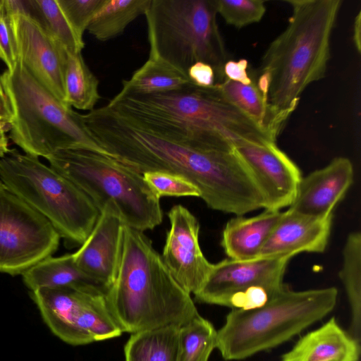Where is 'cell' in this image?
<instances>
[{"label": "cell", "instance_id": "6da1fadb", "mask_svg": "<svg viewBox=\"0 0 361 361\" xmlns=\"http://www.w3.org/2000/svg\"><path fill=\"white\" fill-rule=\"evenodd\" d=\"M97 142L112 158L142 174H180L200 190L211 209L241 216L257 209L261 194L233 149L192 148L136 128L104 106L82 114Z\"/></svg>", "mask_w": 361, "mask_h": 361}, {"label": "cell", "instance_id": "7a4b0ae2", "mask_svg": "<svg viewBox=\"0 0 361 361\" xmlns=\"http://www.w3.org/2000/svg\"><path fill=\"white\" fill-rule=\"evenodd\" d=\"M104 107L128 123L192 148L233 149L245 143L276 142L229 102L216 84L136 94L120 91Z\"/></svg>", "mask_w": 361, "mask_h": 361}, {"label": "cell", "instance_id": "3957f363", "mask_svg": "<svg viewBox=\"0 0 361 361\" xmlns=\"http://www.w3.org/2000/svg\"><path fill=\"white\" fill-rule=\"evenodd\" d=\"M105 295L123 333L180 326L199 314L190 294L172 276L152 241L126 225L116 274Z\"/></svg>", "mask_w": 361, "mask_h": 361}, {"label": "cell", "instance_id": "277c9868", "mask_svg": "<svg viewBox=\"0 0 361 361\" xmlns=\"http://www.w3.org/2000/svg\"><path fill=\"white\" fill-rule=\"evenodd\" d=\"M342 0H291L288 26L264 54L259 73L269 80L267 102L288 120L300 97L325 75L331 36Z\"/></svg>", "mask_w": 361, "mask_h": 361}, {"label": "cell", "instance_id": "5b68a950", "mask_svg": "<svg viewBox=\"0 0 361 361\" xmlns=\"http://www.w3.org/2000/svg\"><path fill=\"white\" fill-rule=\"evenodd\" d=\"M0 81L11 111L9 137L25 154L47 159L66 149H86L111 157L86 128L81 114L43 87L20 59Z\"/></svg>", "mask_w": 361, "mask_h": 361}, {"label": "cell", "instance_id": "8992f818", "mask_svg": "<svg viewBox=\"0 0 361 361\" xmlns=\"http://www.w3.org/2000/svg\"><path fill=\"white\" fill-rule=\"evenodd\" d=\"M335 287L295 291L285 286L262 307L232 309L217 331L226 360H240L278 346L322 319L335 307Z\"/></svg>", "mask_w": 361, "mask_h": 361}, {"label": "cell", "instance_id": "52a82bcc", "mask_svg": "<svg viewBox=\"0 0 361 361\" xmlns=\"http://www.w3.org/2000/svg\"><path fill=\"white\" fill-rule=\"evenodd\" d=\"M49 166L78 187L100 212L113 206L123 224L144 232L160 225V199L142 174L116 159L90 150H61L47 159Z\"/></svg>", "mask_w": 361, "mask_h": 361}, {"label": "cell", "instance_id": "ba28073f", "mask_svg": "<svg viewBox=\"0 0 361 361\" xmlns=\"http://www.w3.org/2000/svg\"><path fill=\"white\" fill-rule=\"evenodd\" d=\"M145 15L149 51L186 73L203 62L214 68L219 82L226 79L228 56L214 0H152Z\"/></svg>", "mask_w": 361, "mask_h": 361}, {"label": "cell", "instance_id": "9c48e42d", "mask_svg": "<svg viewBox=\"0 0 361 361\" xmlns=\"http://www.w3.org/2000/svg\"><path fill=\"white\" fill-rule=\"evenodd\" d=\"M0 180L71 243L82 245L99 215L85 193L38 157L11 150L0 158Z\"/></svg>", "mask_w": 361, "mask_h": 361}, {"label": "cell", "instance_id": "30bf717a", "mask_svg": "<svg viewBox=\"0 0 361 361\" xmlns=\"http://www.w3.org/2000/svg\"><path fill=\"white\" fill-rule=\"evenodd\" d=\"M290 258L257 257L251 260L225 259L213 264L201 288L199 302L231 309L252 310L264 305L285 285Z\"/></svg>", "mask_w": 361, "mask_h": 361}, {"label": "cell", "instance_id": "8fae6325", "mask_svg": "<svg viewBox=\"0 0 361 361\" xmlns=\"http://www.w3.org/2000/svg\"><path fill=\"white\" fill-rule=\"evenodd\" d=\"M61 235L0 180V272L22 274L51 256Z\"/></svg>", "mask_w": 361, "mask_h": 361}, {"label": "cell", "instance_id": "7c38bea8", "mask_svg": "<svg viewBox=\"0 0 361 361\" xmlns=\"http://www.w3.org/2000/svg\"><path fill=\"white\" fill-rule=\"evenodd\" d=\"M6 2L18 59L43 87L65 104L66 49L29 13L26 1Z\"/></svg>", "mask_w": 361, "mask_h": 361}, {"label": "cell", "instance_id": "4fadbf2b", "mask_svg": "<svg viewBox=\"0 0 361 361\" xmlns=\"http://www.w3.org/2000/svg\"><path fill=\"white\" fill-rule=\"evenodd\" d=\"M243 161L263 200L264 209L281 210L289 207L302 178L298 166L276 142L243 143L234 149Z\"/></svg>", "mask_w": 361, "mask_h": 361}, {"label": "cell", "instance_id": "5bb4252c", "mask_svg": "<svg viewBox=\"0 0 361 361\" xmlns=\"http://www.w3.org/2000/svg\"><path fill=\"white\" fill-rule=\"evenodd\" d=\"M168 216L170 228L161 258L178 284L190 294H195L205 282L213 265L204 257L199 244V222L181 204L173 206Z\"/></svg>", "mask_w": 361, "mask_h": 361}, {"label": "cell", "instance_id": "9a60e30c", "mask_svg": "<svg viewBox=\"0 0 361 361\" xmlns=\"http://www.w3.org/2000/svg\"><path fill=\"white\" fill-rule=\"evenodd\" d=\"M123 225L116 208L106 206L87 239L73 253L78 267L105 293L116 274Z\"/></svg>", "mask_w": 361, "mask_h": 361}, {"label": "cell", "instance_id": "2e32d148", "mask_svg": "<svg viewBox=\"0 0 361 361\" xmlns=\"http://www.w3.org/2000/svg\"><path fill=\"white\" fill-rule=\"evenodd\" d=\"M351 161L346 157L334 159L327 166L302 177L288 210L314 217L332 214L353 181Z\"/></svg>", "mask_w": 361, "mask_h": 361}, {"label": "cell", "instance_id": "e0dca14e", "mask_svg": "<svg viewBox=\"0 0 361 361\" xmlns=\"http://www.w3.org/2000/svg\"><path fill=\"white\" fill-rule=\"evenodd\" d=\"M333 214L319 218L288 209L283 212L258 257L290 259L300 252H322L329 242Z\"/></svg>", "mask_w": 361, "mask_h": 361}, {"label": "cell", "instance_id": "ac0fdd59", "mask_svg": "<svg viewBox=\"0 0 361 361\" xmlns=\"http://www.w3.org/2000/svg\"><path fill=\"white\" fill-rule=\"evenodd\" d=\"M94 288H40L31 291L30 295L51 331L64 342L79 345L83 342L77 328L78 319L87 294Z\"/></svg>", "mask_w": 361, "mask_h": 361}, {"label": "cell", "instance_id": "d6986e66", "mask_svg": "<svg viewBox=\"0 0 361 361\" xmlns=\"http://www.w3.org/2000/svg\"><path fill=\"white\" fill-rule=\"evenodd\" d=\"M360 341L334 317L301 337L281 361H358Z\"/></svg>", "mask_w": 361, "mask_h": 361}, {"label": "cell", "instance_id": "ffe728a7", "mask_svg": "<svg viewBox=\"0 0 361 361\" xmlns=\"http://www.w3.org/2000/svg\"><path fill=\"white\" fill-rule=\"evenodd\" d=\"M283 212L264 209L254 216H237L230 219L224 228L221 241L228 258L240 261L257 258Z\"/></svg>", "mask_w": 361, "mask_h": 361}, {"label": "cell", "instance_id": "44dd1931", "mask_svg": "<svg viewBox=\"0 0 361 361\" xmlns=\"http://www.w3.org/2000/svg\"><path fill=\"white\" fill-rule=\"evenodd\" d=\"M222 94L274 140L287 120L279 116L268 104L256 82L243 85L228 79L216 83Z\"/></svg>", "mask_w": 361, "mask_h": 361}, {"label": "cell", "instance_id": "7402d4cb", "mask_svg": "<svg viewBox=\"0 0 361 361\" xmlns=\"http://www.w3.org/2000/svg\"><path fill=\"white\" fill-rule=\"evenodd\" d=\"M187 73L149 51L146 62L122 81L121 92L151 94L179 90L192 85Z\"/></svg>", "mask_w": 361, "mask_h": 361}, {"label": "cell", "instance_id": "603a6c76", "mask_svg": "<svg viewBox=\"0 0 361 361\" xmlns=\"http://www.w3.org/2000/svg\"><path fill=\"white\" fill-rule=\"evenodd\" d=\"M22 276L31 291L40 288L87 286H97L105 290L78 267L73 253L46 257L27 269Z\"/></svg>", "mask_w": 361, "mask_h": 361}, {"label": "cell", "instance_id": "cb8c5ba5", "mask_svg": "<svg viewBox=\"0 0 361 361\" xmlns=\"http://www.w3.org/2000/svg\"><path fill=\"white\" fill-rule=\"evenodd\" d=\"M179 326L131 334L124 346L125 361H176Z\"/></svg>", "mask_w": 361, "mask_h": 361}, {"label": "cell", "instance_id": "d4e9b609", "mask_svg": "<svg viewBox=\"0 0 361 361\" xmlns=\"http://www.w3.org/2000/svg\"><path fill=\"white\" fill-rule=\"evenodd\" d=\"M152 0H106L90 22L87 30L105 42L121 35L127 26L145 14Z\"/></svg>", "mask_w": 361, "mask_h": 361}, {"label": "cell", "instance_id": "484cf974", "mask_svg": "<svg viewBox=\"0 0 361 361\" xmlns=\"http://www.w3.org/2000/svg\"><path fill=\"white\" fill-rule=\"evenodd\" d=\"M99 80L90 70L81 53L67 51L64 75L65 104L91 111L100 99Z\"/></svg>", "mask_w": 361, "mask_h": 361}, {"label": "cell", "instance_id": "4316f807", "mask_svg": "<svg viewBox=\"0 0 361 361\" xmlns=\"http://www.w3.org/2000/svg\"><path fill=\"white\" fill-rule=\"evenodd\" d=\"M351 310L350 334L357 341L361 331V233H350L343 250L339 272Z\"/></svg>", "mask_w": 361, "mask_h": 361}, {"label": "cell", "instance_id": "83f0119b", "mask_svg": "<svg viewBox=\"0 0 361 361\" xmlns=\"http://www.w3.org/2000/svg\"><path fill=\"white\" fill-rule=\"evenodd\" d=\"M29 13L67 51L81 53L83 37L73 29L57 0H27Z\"/></svg>", "mask_w": 361, "mask_h": 361}, {"label": "cell", "instance_id": "f1b7e54d", "mask_svg": "<svg viewBox=\"0 0 361 361\" xmlns=\"http://www.w3.org/2000/svg\"><path fill=\"white\" fill-rule=\"evenodd\" d=\"M217 331L199 314L179 326L176 361H208L216 348Z\"/></svg>", "mask_w": 361, "mask_h": 361}, {"label": "cell", "instance_id": "f546056e", "mask_svg": "<svg viewBox=\"0 0 361 361\" xmlns=\"http://www.w3.org/2000/svg\"><path fill=\"white\" fill-rule=\"evenodd\" d=\"M142 176L150 190L159 199L164 196L200 197L198 188L180 174L152 171L145 172Z\"/></svg>", "mask_w": 361, "mask_h": 361}, {"label": "cell", "instance_id": "4dcf8cb0", "mask_svg": "<svg viewBox=\"0 0 361 361\" xmlns=\"http://www.w3.org/2000/svg\"><path fill=\"white\" fill-rule=\"evenodd\" d=\"M217 14L226 23L240 28L257 23L264 16L266 7L262 0H214Z\"/></svg>", "mask_w": 361, "mask_h": 361}, {"label": "cell", "instance_id": "1f68e13d", "mask_svg": "<svg viewBox=\"0 0 361 361\" xmlns=\"http://www.w3.org/2000/svg\"><path fill=\"white\" fill-rule=\"evenodd\" d=\"M106 0H57L68 20L81 37Z\"/></svg>", "mask_w": 361, "mask_h": 361}, {"label": "cell", "instance_id": "d6a6232c", "mask_svg": "<svg viewBox=\"0 0 361 361\" xmlns=\"http://www.w3.org/2000/svg\"><path fill=\"white\" fill-rule=\"evenodd\" d=\"M17 59L9 11L6 0H0V60L5 63L7 70L11 71Z\"/></svg>", "mask_w": 361, "mask_h": 361}, {"label": "cell", "instance_id": "836d02e7", "mask_svg": "<svg viewBox=\"0 0 361 361\" xmlns=\"http://www.w3.org/2000/svg\"><path fill=\"white\" fill-rule=\"evenodd\" d=\"M190 80L200 87H211L215 83L216 74L214 68L203 62H197L191 65L187 71Z\"/></svg>", "mask_w": 361, "mask_h": 361}, {"label": "cell", "instance_id": "e575fe53", "mask_svg": "<svg viewBox=\"0 0 361 361\" xmlns=\"http://www.w3.org/2000/svg\"><path fill=\"white\" fill-rule=\"evenodd\" d=\"M247 66L248 62L246 59L228 60L223 70L225 78L243 85L251 84L253 80L248 75Z\"/></svg>", "mask_w": 361, "mask_h": 361}, {"label": "cell", "instance_id": "d590c367", "mask_svg": "<svg viewBox=\"0 0 361 361\" xmlns=\"http://www.w3.org/2000/svg\"><path fill=\"white\" fill-rule=\"evenodd\" d=\"M10 130V119L0 116V158L6 156L11 150L8 148V138L6 133Z\"/></svg>", "mask_w": 361, "mask_h": 361}, {"label": "cell", "instance_id": "8d00e7d4", "mask_svg": "<svg viewBox=\"0 0 361 361\" xmlns=\"http://www.w3.org/2000/svg\"><path fill=\"white\" fill-rule=\"evenodd\" d=\"M353 42L358 53L361 51V11H360L355 18L353 29Z\"/></svg>", "mask_w": 361, "mask_h": 361}, {"label": "cell", "instance_id": "74e56055", "mask_svg": "<svg viewBox=\"0 0 361 361\" xmlns=\"http://www.w3.org/2000/svg\"><path fill=\"white\" fill-rule=\"evenodd\" d=\"M0 116L11 119V111L8 99L0 81Z\"/></svg>", "mask_w": 361, "mask_h": 361}]
</instances>
